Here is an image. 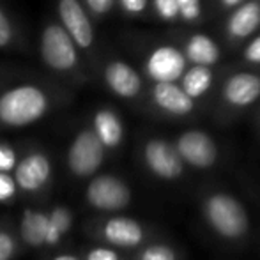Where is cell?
<instances>
[{"mask_svg": "<svg viewBox=\"0 0 260 260\" xmlns=\"http://www.w3.org/2000/svg\"><path fill=\"white\" fill-rule=\"evenodd\" d=\"M179 152L184 159H188L197 167H209L216 157V149L211 138L199 131L186 133L179 140Z\"/></svg>", "mask_w": 260, "mask_h": 260, "instance_id": "cell-7", "label": "cell"}, {"mask_svg": "<svg viewBox=\"0 0 260 260\" xmlns=\"http://www.w3.org/2000/svg\"><path fill=\"white\" fill-rule=\"evenodd\" d=\"M188 53L189 58L195 60L197 64H212L218 58V50H216L214 43L204 36H197L191 39L188 46Z\"/></svg>", "mask_w": 260, "mask_h": 260, "instance_id": "cell-18", "label": "cell"}, {"mask_svg": "<svg viewBox=\"0 0 260 260\" xmlns=\"http://www.w3.org/2000/svg\"><path fill=\"white\" fill-rule=\"evenodd\" d=\"M14 251L13 237L6 232H0V260H9Z\"/></svg>", "mask_w": 260, "mask_h": 260, "instance_id": "cell-25", "label": "cell"}, {"mask_svg": "<svg viewBox=\"0 0 260 260\" xmlns=\"http://www.w3.org/2000/svg\"><path fill=\"white\" fill-rule=\"evenodd\" d=\"M103 161V144L96 133L83 131L69 149V168L76 175H90Z\"/></svg>", "mask_w": 260, "mask_h": 260, "instance_id": "cell-3", "label": "cell"}, {"mask_svg": "<svg viewBox=\"0 0 260 260\" xmlns=\"http://www.w3.org/2000/svg\"><path fill=\"white\" fill-rule=\"evenodd\" d=\"M207 216L212 226L226 237H236L246 230V214L234 199L216 195L207 202Z\"/></svg>", "mask_w": 260, "mask_h": 260, "instance_id": "cell-2", "label": "cell"}, {"mask_svg": "<svg viewBox=\"0 0 260 260\" xmlns=\"http://www.w3.org/2000/svg\"><path fill=\"white\" fill-rule=\"evenodd\" d=\"M14 191H16V182L14 179H11L7 174L0 172V202H6V200L13 199Z\"/></svg>", "mask_w": 260, "mask_h": 260, "instance_id": "cell-22", "label": "cell"}, {"mask_svg": "<svg viewBox=\"0 0 260 260\" xmlns=\"http://www.w3.org/2000/svg\"><path fill=\"white\" fill-rule=\"evenodd\" d=\"M156 101L168 112L186 113L191 110V100L186 96L184 90L175 87L174 83H157L154 90Z\"/></svg>", "mask_w": 260, "mask_h": 260, "instance_id": "cell-14", "label": "cell"}, {"mask_svg": "<svg viewBox=\"0 0 260 260\" xmlns=\"http://www.w3.org/2000/svg\"><path fill=\"white\" fill-rule=\"evenodd\" d=\"M142 260H175V257L167 246H151L144 251Z\"/></svg>", "mask_w": 260, "mask_h": 260, "instance_id": "cell-21", "label": "cell"}, {"mask_svg": "<svg viewBox=\"0 0 260 260\" xmlns=\"http://www.w3.org/2000/svg\"><path fill=\"white\" fill-rule=\"evenodd\" d=\"M53 260H78V258L73 257V255H58V257H55Z\"/></svg>", "mask_w": 260, "mask_h": 260, "instance_id": "cell-32", "label": "cell"}, {"mask_svg": "<svg viewBox=\"0 0 260 260\" xmlns=\"http://www.w3.org/2000/svg\"><path fill=\"white\" fill-rule=\"evenodd\" d=\"M96 137L103 145L113 147L120 142L122 127L120 122L112 112H100L96 115Z\"/></svg>", "mask_w": 260, "mask_h": 260, "instance_id": "cell-16", "label": "cell"}, {"mask_svg": "<svg viewBox=\"0 0 260 260\" xmlns=\"http://www.w3.org/2000/svg\"><path fill=\"white\" fill-rule=\"evenodd\" d=\"M182 68H184V58L181 53L172 48L157 50L149 60V73L159 83L174 82L182 73Z\"/></svg>", "mask_w": 260, "mask_h": 260, "instance_id": "cell-9", "label": "cell"}, {"mask_svg": "<svg viewBox=\"0 0 260 260\" xmlns=\"http://www.w3.org/2000/svg\"><path fill=\"white\" fill-rule=\"evenodd\" d=\"M43 55L53 68L68 69L76 62V52L69 36L60 27H48L43 36Z\"/></svg>", "mask_w": 260, "mask_h": 260, "instance_id": "cell-5", "label": "cell"}, {"mask_svg": "<svg viewBox=\"0 0 260 260\" xmlns=\"http://www.w3.org/2000/svg\"><path fill=\"white\" fill-rule=\"evenodd\" d=\"M177 7L182 13V16L188 20L199 16V0H177Z\"/></svg>", "mask_w": 260, "mask_h": 260, "instance_id": "cell-24", "label": "cell"}, {"mask_svg": "<svg viewBox=\"0 0 260 260\" xmlns=\"http://www.w3.org/2000/svg\"><path fill=\"white\" fill-rule=\"evenodd\" d=\"M45 108V96L34 87L14 89L0 98V119L11 126H23L39 119Z\"/></svg>", "mask_w": 260, "mask_h": 260, "instance_id": "cell-1", "label": "cell"}, {"mask_svg": "<svg viewBox=\"0 0 260 260\" xmlns=\"http://www.w3.org/2000/svg\"><path fill=\"white\" fill-rule=\"evenodd\" d=\"M89 6L92 7L96 13H105L110 6H112V0H87Z\"/></svg>", "mask_w": 260, "mask_h": 260, "instance_id": "cell-30", "label": "cell"}, {"mask_svg": "<svg viewBox=\"0 0 260 260\" xmlns=\"http://www.w3.org/2000/svg\"><path fill=\"white\" fill-rule=\"evenodd\" d=\"M71 225V214L64 207L55 209L52 214L48 216V232H46V243L55 244L60 241V237L68 232Z\"/></svg>", "mask_w": 260, "mask_h": 260, "instance_id": "cell-19", "label": "cell"}, {"mask_svg": "<svg viewBox=\"0 0 260 260\" xmlns=\"http://www.w3.org/2000/svg\"><path fill=\"white\" fill-rule=\"evenodd\" d=\"M50 177V163L45 156L30 154L16 167V184L25 191H36Z\"/></svg>", "mask_w": 260, "mask_h": 260, "instance_id": "cell-6", "label": "cell"}, {"mask_svg": "<svg viewBox=\"0 0 260 260\" xmlns=\"http://www.w3.org/2000/svg\"><path fill=\"white\" fill-rule=\"evenodd\" d=\"M145 157L152 170L159 177H175L181 172V159L177 152L165 142H151L145 149Z\"/></svg>", "mask_w": 260, "mask_h": 260, "instance_id": "cell-8", "label": "cell"}, {"mask_svg": "<svg viewBox=\"0 0 260 260\" xmlns=\"http://www.w3.org/2000/svg\"><path fill=\"white\" fill-rule=\"evenodd\" d=\"M156 6L165 18H174L179 13L177 0H156Z\"/></svg>", "mask_w": 260, "mask_h": 260, "instance_id": "cell-26", "label": "cell"}, {"mask_svg": "<svg viewBox=\"0 0 260 260\" xmlns=\"http://www.w3.org/2000/svg\"><path fill=\"white\" fill-rule=\"evenodd\" d=\"M9 36H11L9 25H7L6 16H4L2 11H0V46H4L7 41H9Z\"/></svg>", "mask_w": 260, "mask_h": 260, "instance_id": "cell-28", "label": "cell"}, {"mask_svg": "<svg viewBox=\"0 0 260 260\" xmlns=\"http://www.w3.org/2000/svg\"><path fill=\"white\" fill-rule=\"evenodd\" d=\"M60 14L68 30L71 32L73 39L80 46H89L92 43V30L87 16L83 14L82 7L76 0H62L60 2Z\"/></svg>", "mask_w": 260, "mask_h": 260, "instance_id": "cell-10", "label": "cell"}, {"mask_svg": "<svg viewBox=\"0 0 260 260\" xmlns=\"http://www.w3.org/2000/svg\"><path fill=\"white\" fill-rule=\"evenodd\" d=\"M87 260H119V257H117L112 250H106V248H98V250L90 251Z\"/></svg>", "mask_w": 260, "mask_h": 260, "instance_id": "cell-27", "label": "cell"}, {"mask_svg": "<svg viewBox=\"0 0 260 260\" xmlns=\"http://www.w3.org/2000/svg\"><path fill=\"white\" fill-rule=\"evenodd\" d=\"M106 80L110 87L120 96H133L140 89V80L137 73L124 64H112L106 71Z\"/></svg>", "mask_w": 260, "mask_h": 260, "instance_id": "cell-13", "label": "cell"}, {"mask_svg": "<svg viewBox=\"0 0 260 260\" xmlns=\"http://www.w3.org/2000/svg\"><path fill=\"white\" fill-rule=\"evenodd\" d=\"M145 2H147V0H122V4L126 6V9L127 11H133V13L144 9Z\"/></svg>", "mask_w": 260, "mask_h": 260, "instance_id": "cell-31", "label": "cell"}, {"mask_svg": "<svg viewBox=\"0 0 260 260\" xmlns=\"http://www.w3.org/2000/svg\"><path fill=\"white\" fill-rule=\"evenodd\" d=\"M87 199L94 207L115 211V209H122L129 202V191H127L126 184L120 182L119 179L101 175L90 182L89 189H87Z\"/></svg>", "mask_w": 260, "mask_h": 260, "instance_id": "cell-4", "label": "cell"}, {"mask_svg": "<svg viewBox=\"0 0 260 260\" xmlns=\"http://www.w3.org/2000/svg\"><path fill=\"white\" fill-rule=\"evenodd\" d=\"M246 57L253 62H260V38L255 39V41L251 43L250 48L246 50Z\"/></svg>", "mask_w": 260, "mask_h": 260, "instance_id": "cell-29", "label": "cell"}, {"mask_svg": "<svg viewBox=\"0 0 260 260\" xmlns=\"http://www.w3.org/2000/svg\"><path fill=\"white\" fill-rule=\"evenodd\" d=\"M211 83V73L206 68H195L186 75L184 78V90L186 96H200Z\"/></svg>", "mask_w": 260, "mask_h": 260, "instance_id": "cell-20", "label": "cell"}, {"mask_svg": "<svg viewBox=\"0 0 260 260\" xmlns=\"http://www.w3.org/2000/svg\"><path fill=\"white\" fill-rule=\"evenodd\" d=\"M225 2L229 4V6H234V4H236V2H239V0H225Z\"/></svg>", "mask_w": 260, "mask_h": 260, "instance_id": "cell-33", "label": "cell"}, {"mask_svg": "<svg viewBox=\"0 0 260 260\" xmlns=\"http://www.w3.org/2000/svg\"><path fill=\"white\" fill-rule=\"evenodd\" d=\"M260 21V7L257 4H248L243 9H239L236 14L232 16L230 21V32L234 36H248L250 32H253L257 28Z\"/></svg>", "mask_w": 260, "mask_h": 260, "instance_id": "cell-17", "label": "cell"}, {"mask_svg": "<svg viewBox=\"0 0 260 260\" xmlns=\"http://www.w3.org/2000/svg\"><path fill=\"white\" fill-rule=\"evenodd\" d=\"M260 94V80L253 75L234 76L226 87V98L236 105H248Z\"/></svg>", "mask_w": 260, "mask_h": 260, "instance_id": "cell-12", "label": "cell"}, {"mask_svg": "<svg viewBox=\"0 0 260 260\" xmlns=\"http://www.w3.org/2000/svg\"><path fill=\"white\" fill-rule=\"evenodd\" d=\"M105 237L117 246H137L142 241V229L129 218H113L106 223Z\"/></svg>", "mask_w": 260, "mask_h": 260, "instance_id": "cell-11", "label": "cell"}, {"mask_svg": "<svg viewBox=\"0 0 260 260\" xmlns=\"http://www.w3.org/2000/svg\"><path fill=\"white\" fill-rule=\"evenodd\" d=\"M46 232H48V216L38 211H27L21 221V236L25 243L32 246L46 243Z\"/></svg>", "mask_w": 260, "mask_h": 260, "instance_id": "cell-15", "label": "cell"}, {"mask_svg": "<svg viewBox=\"0 0 260 260\" xmlns=\"http://www.w3.org/2000/svg\"><path fill=\"white\" fill-rule=\"evenodd\" d=\"M16 167V156L6 145H0V172H9Z\"/></svg>", "mask_w": 260, "mask_h": 260, "instance_id": "cell-23", "label": "cell"}]
</instances>
